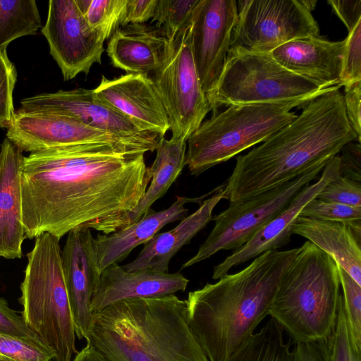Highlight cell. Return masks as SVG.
I'll use <instances>...</instances> for the list:
<instances>
[{"label": "cell", "instance_id": "cell-3", "mask_svg": "<svg viewBox=\"0 0 361 361\" xmlns=\"http://www.w3.org/2000/svg\"><path fill=\"white\" fill-rule=\"evenodd\" d=\"M297 251H267L240 271L188 293L189 324L209 361L225 360L254 334Z\"/></svg>", "mask_w": 361, "mask_h": 361}, {"label": "cell", "instance_id": "cell-4", "mask_svg": "<svg viewBox=\"0 0 361 361\" xmlns=\"http://www.w3.org/2000/svg\"><path fill=\"white\" fill-rule=\"evenodd\" d=\"M87 343L107 361H209L174 294L127 299L93 313Z\"/></svg>", "mask_w": 361, "mask_h": 361}, {"label": "cell", "instance_id": "cell-41", "mask_svg": "<svg viewBox=\"0 0 361 361\" xmlns=\"http://www.w3.org/2000/svg\"><path fill=\"white\" fill-rule=\"evenodd\" d=\"M343 98L348 120L351 128L360 140L361 81L344 86Z\"/></svg>", "mask_w": 361, "mask_h": 361}, {"label": "cell", "instance_id": "cell-2", "mask_svg": "<svg viewBox=\"0 0 361 361\" xmlns=\"http://www.w3.org/2000/svg\"><path fill=\"white\" fill-rule=\"evenodd\" d=\"M341 86L328 88L302 107L300 115L238 156L224 183L225 199L241 202L324 167L345 145L360 142L348 120Z\"/></svg>", "mask_w": 361, "mask_h": 361}, {"label": "cell", "instance_id": "cell-39", "mask_svg": "<svg viewBox=\"0 0 361 361\" xmlns=\"http://www.w3.org/2000/svg\"><path fill=\"white\" fill-rule=\"evenodd\" d=\"M331 337L309 343H295L292 361H330Z\"/></svg>", "mask_w": 361, "mask_h": 361}, {"label": "cell", "instance_id": "cell-25", "mask_svg": "<svg viewBox=\"0 0 361 361\" xmlns=\"http://www.w3.org/2000/svg\"><path fill=\"white\" fill-rule=\"evenodd\" d=\"M292 233L305 238L330 255L361 286V229L299 216L292 226Z\"/></svg>", "mask_w": 361, "mask_h": 361}, {"label": "cell", "instance_id": "cell-8", "mask_svg": "<svg viewBox=\"0 0 361 361\" xmlns=\"http://www.w3.org/2000/svg\"><path fill=\"white\" fill-rule=\"evenodd\" d=\"M326 90L288 70L271 53L229 50L210 106L213 111L232 104L295 103L303 106Z\"/></svg>", "mask_w": 361, "mask_h": 361}, {"label": "cell", "instance_id": "cell-45", "mask_svg": "<svg viewBox=\"0 0 361 361\" xmlns=\"http://www.w3.org/2000/svg\"><path fill=\"white\" fill-rule=\"evenodd\" d=\"M317 2V1L304 0V4L310 11L314 9Z\"/></svg>", "mask_w": 361, "mask_h": 361}, {"label": "cell", "instance_id": "cell-34", "mask_svg": "<svg viewBox=\"0 0 361 361\" xmlns=\"http://www.w3.org/2000/svg\"><path fill=\"white\" fill-rule=\"evenodd\" d=\"M330 361H361V351L355 347L348 327L342 293L331 337Z\"/></svg>", "mask_w": 361, "mask_h": 361}, {"label": "cell", "instance_id": "cell-37", "mask_svg": "<svg viewBox=\"0 0 361 361\" xmlns=\"http://www.w3.org/2000/svg\"><path fill=\"white\" fill-rule=\"evenodd\" d=\"M316 198L353 207H361V183L339 174L323 188Z\"/></svg>", "mask_w": 361, "mask_h": 361}, {"label": "cell", "instance_id": "cell-40", "mask_svg": "<svg viewBox=\"0 0 361 361\" xmlns=\"http://www.w3.org/2000/svg\"><path fill=\"white\" fill-rule=\"evenodd\" d=\"M339 154L340 174L343 177L361 183L360 142H350L345 145Z\"/></svg>", "mask_w": 361, "mask_h": 361}, {"label": "cell", "instance_id": "cell-13", "mask_svg": "<svg viewBox=\"0 0 361 361\" xmlns=\"http://www.w3.org/2000/svg\"><path fill=\"white\" fill-rule=\"evenodd\" d=\"M41 32L64 80L87 75L94 64L101 63L105 40L89 27L75 0L49 1Z\"/></svg>", "mask_w": 361, "mask_h": 361}, {"label": "cell", "instance_id": "cell-32", "mask_svg": "<svg viewBox=\"0 0 361 361\" xmlns=\"http://www.w3.org/2000/svg\"><path fill=\"white\" fill-rule=\"evenodd\" d=\"M54 357L45 345L0 334V361H53Z\"/></svg>", "mask_w": 361, "mask_h": 361}, {"label": "cell", "instance_id": "cell-22", "mask_svg": "<svg viewBox=\"0 0 361 361\" xmlns=\"http://www.w3.org/2000/svg\"><path fill=\"white\" fill-rule=\"evenodd\" d=\"M23 152L6 137L0 146V257L20 259L26 238L22 222Z\"/></svg>", "mask_w": 361, "mask_h": 361}, {"label": "cell", "instance_id": "cell-28", "mask_svg": "<svg viewBox=\"0 0 361 361\" xmlns=\"http://www.w3.org/2000/svg\"><path fill=\"white\" fill-rule=\"evenodd\" d=\"M41 26L35 0H0V51L19 37L35 35Z\"/></svg>", "mask_w": 361, "mask_h": 361}, {"label": "cell", "instance_id": "cell-14", "mask_svg": "<svg viewBox=\"0 0 361 361\" xmlns=\"http://www.w3.org/2000/svg\"><path fill=\"white\" fill-rule=\"evenodd\" d=\"M237 18L235 0H200L192 15V54L201 88L209 104L226 63Z\"/></svg>", "mask_w": 361, "mask_h": 361}, {"label": "cell", "instance_id": "cell-17", "mask_svg": "<svg viewBox=\"0 0 361 361\" xmlns=\"http://www.w3.org/2000/svg\"><path fill=\"white\" fill-rule=\"evenodd\" d=\"M339 174L338 154L327 163L322 176L314 183L306 185L283 211L264 225L248 242L216 265L212 279H219L235 267L288 244L293 234L292 226L303 207L317 197L323 188Z\"/></svg>", "mask_w": 361, "mask_h": 361}, {"label": "cell", "instance_id": "cell-31", "mask_svg": "<svg viewBox=\"0 0 361 361\" xmlns=\"http://www.w3.org/2000/svg\"><path fill=\"white\" fill-rule=\"evenodd\" d=\"M299 216L337 221L361 229V207H353L315 197L303 207Z\"/></svg>", "mask_w": 361, "mask_h": 361}, {"label": "cell", "instance_id": "cell-27", "mask_svg": "<svg viewBox=\"0 0 361 361\" xmlns=\"http://www.w3.org/2000/svg\"><path fill=\"white\" fill-rule=\"evenodd\" d=\"M224 361H292L290 342L271 318Z\"/></svg>", "mask_w": 361, "mask_h": 361}, {"label": "cell", "instance_id": "cell-11", "mask_svg": "<svg viewBox=\"0 0 361 361\" xmlns=\"http://www.w3.org/2000/svg\"><path fill=\"white\" fill-rule=\"evenodd\" d=\"M191 24L170 41L154 83L169 118L172 138L188 140L212 111L195 66L190 42Z\"/></svg>", "mask_w": 361, "mask_h": 361}, {"label": "cell", "instance_id": "cell-30", "mask_svg": "<svg viewBox=\"0 0 361 361\" xmlns=\"http://www.w3.org/2000/svg\"><path fill=\"white\" fill-rule=\"evenodd\" d=\"M127 0H91L84 16L89 27L104 40L120 27Z\"/></svg>", "mask_w": 361, "mask_h": 361}, {"label": "cell", "instance_id": "cell-38", "mask_svg": "<svg viewBox=\"0 0 361 361\" xmlns=\"http://www.w3.org/2000/svg\"><path fill=\"white\" fill-rule=\"evenodd\" d=\"M0 334L29 339L45 345L26 325L22 316L11 309L7 300L0 298Z\"/></svg>", "mask_w": 361, "mask_h": 361}, {"label": "cell", "instance_id": "cell-21", "mask_svg": "<svg viewBox=\"0 0 361 361\" xmlns=\"http://www.w3.org/2000/svg\"><path fill=\"white\" fill-rule=\"evenodd\" d=\"M345 39L331 42L319 37L296 39L271 52L281 66L322 87L340 85Z\"/></svg>", "mask_w": 361, "mask_h": 361}, {"label": "cell", "instance_id": "cell-24", "mask_svg": "<svg viewBox=\"0 0 361 361\" xmlns=\"http://www.w3.org/2000/svg\"><path fill=\"white\" fill-rule=\"evenodd\" d=\"M224 188V183L216 188L212 196L204 200L196 211L183 218L176 227L157 233L144 244L137 257L123 268L127 271L150 269L168 272L173 257L212 220L214 209L225 199Z\"/></svg>", "mask_w": 361, "mask_h": 361}, {"label": "cell", "instance_id": "cell-33", "mask_svg": "<svg viewBox=\"0 0 361 361\" xmlns=\"http://www.w3.org/2000/svg\"><path fill=\"white\" fill-rule=\"evenodd\" d=\"M337 267L348 327L355 347L361 351V286L343 269Z\"/></svg>", "mask_w": 361, "mask_h": 361}, {"label": "cell", "instance_id": "cell-15", "mask_svg": "<svg viewBox=\"0 0 361 361\" xmlns=\"http://www.w3.org/2000/svg\"><path fill=\"white\" fill-rule=\"evenodd\" d=\"M7 129L6 138L22 152L30 153L86 143L123 144L73 116L50 111L19 109Z\"/></svg>", "mask_w": 361, "mask_h": 361}, {"label": "cell", "instance_id": "cell-16", "mask_svg": "<svg viewBox=\"0 0 361 361\" xmlns=\"http://www.w3.org/2000/svg\"><path fill=\"white\" fill-rule=\"evenodd\" d=\"M90 229L75 228L67 233L61 250L62 267L71 313L78 339H86L92 313L91 300L100 276Z\"/></svg>", "mask_w": 361, "mask_h": 361}, {"label": "cell", "instance_id": "cell-18", "mask_svg": "<svg viewBox=\"0 0 361 361\" xmlns=\"http://www.w3.org/2000/svg\"><path fill=\"white\" fill-rule=\"evenodd\" d=\"M137 123L142 130L164 137L169 122L152 79L145 74L127 73L113 79L102 76L93 90Z\"/></svg>", "mask_w": 361, "mask_h": 361}, {"label": "cell", "instance_id": "cell-12", "mask_svg": "<svg viewBox=\"0 0 361 361\" xmlns=\"http://www.w3.org/2000/svg\"><path fill=\"white\" fill-rule=\"evenodd\" d=\"M20 109L73 116L92 128L111 135L123 145L145 153L154 151L160 139L157 134L142 130L93 90L79 87L36 94L23 99Z\"/></svg>", "mask_w": 361, "mask_h": 361}, {"label": "cell", "instance_id": "cell-23", "mask_svg": "<svg viewBox=\"0 0 361 361\" xmlns=\"http://www.w3.org/2000/svg\"><path fill=\"white\" fill-rule=\"evenodd\" d=\"M170 41L156 26L129 24L109 38L106 52L112 65L127 73L155 72L163 63Z\"/></svg>", "mask_w": 361, "mask_h": 361}, {"label": "cell", "instance_id": "cell-42", "mask_svg": "<svg viewBox=\"0 0 361 361\" xmlns=\"http://www.w3.org/2000/svg\"><path fill=\"white\" fill-rule=\"evenodd\" d=\"M157 0H127L120 27L129 24H144L152 18Z\"/></svg>", "mask_w": 361, "mask_h": 361}, {"label": "cell", "instance_id": "cell-20", "mask_svg": "<svg viewBox=\"0 0 361 361\" xmlns=\"http://www.w3.org/2000/svg\"><path fill=\"white\" fill-rule=\"evenodd\" d=\"M214 189L200 197L178 196L167 209L156 212L149 208L137 221L110 234H98L94 239L100 272L125 259L137 246L145 244L166 225L182 220L188 209L185 204L202 202Z\"/></svg>", "mask_w": 361, "mask_h": 361}, {"label": "cell", "instance_id": "cell-5", "mask_svg": "<svg viewBox=\"0 0 361 361\" xmlns=\"http://www.w3.org/2000/svg\"><path fill=\"white\" fill-rule=\"evenodd\" d=\"M341 295L336 262L306 241L283 275L269 315L295 343L323 341L332 336Z\"/></svg>", "mask_w": 361, "mask_h": 361}, {"label": "cell", "instance_id": "cell-19", "mask_svg": "<svg viewBox=\"0 0 361 361\" xmlns=\"http://www.w3.org/2000/svg\"><path fill=\"white\" fill-rule=\"evenodd\" d=\"M189 280L180 273H161L150 269L126 271L118 264L104 269L93 293L92 313L121 300L150 298L184 291Z\"/></svg>", "mask_w": 361, "mask_h": 361}, {"label": "cell", "instance_id": "cell-7", "mask_svg": "<svg viewBox=\"0 0 361 361\" xmlns=\"http://www.w3.org/2000/svg\"><path fill=\"white\" fill-rule=\"evenodd\" d=\"M295 103L232 104L213 115L189 136L185 164L197 176L263 142L294 120Z\"/></svg>", "mask_w": 361, "mask_h": 361}, {"label": "cell", "instance_id": "cell-44", "mask_svg": "<svg viewBox=\"0 0 361 361\" xmlns=\"http://www.w3.org/2000/svg\"><path fill=\"white\" fill-rule=\"evenodd\" d=\"M72 361H107L89 343L77 353Z\"/></svg>", "mask_w": 361, "mask_h": 361}, {"label": "cell", "instance_id": "cell-43", "mask_svg": "<svg viewBox=\"0 0 361 361\" xmlns=\"http://www.w3.org/2000/svg\"><path fill=\"white\" fill-rule=\"evenodd\" d=\"M327 3L351 32L361 20V0H328Z\"/></svg>", "mask_w": 361, "mask_h": 361}, {"label": "cell", "instance_id": "cell-1", "mask_svg": "<svg viewBox=\"0 0 361 361\" xmlns=\"http://www.w3.org/2000/svg\"><path fill=\"white\" fill-rule=\"evenodd\" d=\"M145 152L121 143H86L30 153L20 171L25 237L59 240L75 228L110 234L130 216L151 180Z\"/></svg>", "mask_w": 361, "mask_h": 361}, {"label": "cell", "instance_id": "cell-10", "mask_svg": "<svg viewBox=\"0 0 361 361\" xmlns=\"http://www.w3.org/2000/svg\"><path fill=\"white\" fill-rule=\"evenodd\" d=\"M324 167L316 168L277 188L247 200L230 203L212 219L214 226L197 253L181 269L209 258L221 250H236L276 216Z\"/></svg>", "mask_w": 361, "mask_h": 361}, {"label": "cell", "instance_id": "cell-29", "mask_svg": "<svg viewBox=\"0 0 361 361\" xmlns=\"http://www.w3.org/2000/svg\"><path fill=\"white\" fill-rule=\"evenodd\" d=\"M200 0H157L152 21L169 41L191 24L196 6Z\"/></svg>", "mask_w": 361, "mask_h": 361}, {"label": "cell", "instance_id": "cell-36", "mask_svg": "<svg viewBox=\"0 0 361 361\" xmlns=\"http://www.w3.org/2000/svg\"><path fill=\"white\" fill-rule=\"evenodd\" d=\"M340 77L341 86L361 81V20L345 39Z\"/></svg>", "mask_w": 361, "mask_h": 361}, {"label": "cell", "instance_id": "cell-26", "mask_svg": "<svg viewBox=\"0 0 361 361\" xmlns=\"http://www.w3.org/2000/svg\"><path fill=\"white\" fill-rule=\"evenodd\" d=\"M187 140L162 137L156 147V157L148 167L151 183L132 212L130 224L137 221L158 199L162 197L181 173L185 164Z\"/></svg>", "mask_w": 361, "mask_h": 361}, {"label": "cell", "instance_id": "cell-9", "mask_svg": "<svg viewBox=\"0 0 361 361\" xmlns=\"http://www.w3.org/2000/svg\"><path fill=\"white\" fill-rule=\"evenodd\" d=\"M237 7L229 50L271 53L288 42L319 36L304 0H243Z\"/></svg>", "mask_w": 361, "mask_h": 361}, {"label": "cell", "instance_id": "cell-35", "mask_svg": "<svg viewBox=\"0 0 361 361\" xmlns=\"http://www.w3.org/2000/svg\"><path fill=\"white\" fill-rule=\"evenodd\" d=\"M16 81L15 65L6 51H0V128H8L14 115L13 94Z\"/></svg>", "mask_w": 361, "mask_h": 361}, {"label": "cell", "instance_id": "cell-6", "mask_svg": "<svg viewBox=\"0 0 361 361\" xmlns=\"http://www.w3.org/2000/svg\"><path fill=\"white\" fill-rule=\"evenodd\" d=\"M19 302L26 325L54 354V361H72L75 331L64 280L59 239L44 233L27 253Z\"/></svg>", "mask_w": 361, "mask_h": 361}]
</instances>
